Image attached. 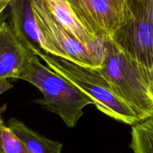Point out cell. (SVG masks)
Segmentation results:
<instances>
[{
    "label": "cell",
    "mask_w": 153,
    "mask_h": 153,
    "mask_svg": "<svg viewBox=\"0 0 153 153\" xmlns=\"http://www.w3.org/2000/svg\"><path fill=\"white\" fill-rule=\"evenodd\" d=\"M133 153H153V115L131 126Z\"/></svg>",
    "instance_id": "8fae6325"
},
{
    "label": "cell",
    "mask_w": 153,
    "mask_h": 153,
    "mask_svg": "<svg viewBox=\"0 0 153 153\" xmlns=\"http://www.w3.org/2000/svg\"><path fill=\"white\" fill-rule=\"evenodd\" d=\"M38 58L49 68L91 97L94 105L102 113L131 126L140 122L131 108L115 94L110 84L97 67L84 66L48 54H42Z\"/></svg>",
    "instance_id": "7a4b0ae2"
},
{
    "label": "cell",
    "mask_w": 153,
    "mask_h": 153,
    "mask_svg": "<svg viewBox=\"0 0 153 153\" xmlns=\"http://www.w3.org/2000/svg\"><path fill=\"white\" fill-rule=\"evenodd\" d=\"M11 1L12 0H0V19H1L4 10L8 7Z\"/></svg>",
    "instance_id": "2e32d148"
},
{
    "label": "cell",
    "mask_w": 153,
    "mask_h": 153,
    "mask_svg": "<svg viewBox=\"0 0 153 153\" xmlns=\"http://www.w3.org/2000/svg\"><path fill=\"white\" fill-rule=\"evenodd\" d=\"M142 73L146 82L150 98L153 101V67L150 69L142 68Z\"/></svg>",
    "instance_id": "4fadbf2b"
},
{
    "label": "cell",
    "mask_w": 153,
    "mask_h": 153,
    "mask_svg": "<svg viewBox=\"0 0 153 153\" xmlns=\"http://www.w3.org/2000/svg\"><path fill=\"white\" fill-rule=\"evenodd\" d=\"M0 153H28L17 136L0 120Z\"/></svg>",
    "instance_id": "7c38bea8"
},
{
    "label": "cell",
    "mask_w": 153,
    "mask_h": 153,
    "mask_svg": "<svg viewBox=\"0 0 153 153\" xmlns=\"http://www.w3.org/2000/svg\"><path fill=\"white\" fill-rule=\"evenodd\" d=\"M55 20L82 44L90 46L100 38L93 35L84 26L67 0H42Z\"/></svg>",
    "instance_id": "9c48e42d"
},
{
    "label": "cell",
    "mask_w": 153,
    "mask_h": 153,
    "mask_svg": "<svg viewBox=\"0 0 153 153\" xmlns=\"http://www.w3.org/2000/svg\"><path fill=\"white\" fill-rule=\"evenodd\" d=\"M126 23L112 35L113 43L144 69L153 67V25L140 0H128Z\"/></svg>",
    "instance_id": "5b68a950"
},
{
    "label": "cell",
    "mask_w": 153,
    "mask_h": 153,
    "mask_svg": "<svg viewBox=\"0 0 153 153\" xmlns=\"http://www.w3.org/2000/svg\"><path fill=\"white\" fill-rule=\"evenodd\" d=\"M13 86L9 83L7 79L0 80V95L5 92V91H8Z\"/></svg>",
    "instance_id": "9a60e30c"
},
{
    "label": "cell",
    "mask_w": 153,
    "mask_h": 153,
    "mask_svg": "<svg viewBox=\"0 0 153 153\" xmlns=\"http://www.w3.org/2000/svg\"><path fill=\"white\" fill-rule=\"evenodd\" d=\"M33 55L19 41L9 22L0 21V80L19 79Z\"/></svg>",
    "instance_id": "ba28073f"
},
{
    "label": "cell",
    "mask_w": 153,
    "mask_h": 153,
    "mask_svg": "<svg viewBox=\"0 0 153 153\" xmlns=\"http://www.w3.org/2000/svg\"><path fill=\"white\" fill-rule=\"evenodd\" d=\"M84 26L106 40L126 23L128 0H67Z\"/></svg>",
    "instance_id": "8992f818"
},
{
    "label": "cell",
    "mask_w": 153,
    "mask_h": 153,
    "mask_svg": "<svg viewBox=\"0 0 153 153\" xmlns=\"http://www.w3.org/2000/svg\"><path fill=\"white\" fill-rule=\"evenodd\" d=\"M105 57L97 67L117 97L125 102L140 121L153 115V101L142 73V67L128 58L111 40H105Z\"/></svg>",
    "instance_id": "3957f363"
},
{
    "label": "cell",
    "mask_w": 153,
    "mask_h": 153,
    "mask_svg": "<svg viewBox=\"0 0 153 153\" xmlns=\"http://www.w3.org/2000/svg\"><path fill=\"white\" fill-rule=\"evenodd\" d=\"M19 79L35 86L43 96L36 102L60 117L69 128L76 126L87 105H94L91 97L42 64L34 55Z\"/></svg>",
    "instance_id": "6da1fadb"
},
{
    "label": "cell",
    "mask_w": 153,
    "mask_h": 153,
    "mask_svg": "<svg viewBox=\"0 0 153 153\" xmlns=\"http://www.w3.org/2000/svg\"><path fill=\"white\" fill-rule=\"evenodd\" d=\"M7 8L9 24L28 50L37 57L48 54L62 58L42 35L34 16L32 0H12Z\"/></svg>",
    "instance_id": "52a82bcc"
},
{
    "label": "cell",
    "mask_w": 153,
    "mask_h": 153,
    "mask_svg": "<svg viewBox=\"0 0 153 153\" xmlns=\"http://www.w3.org/2000/svg\"><path fill=\"white\" fill-rule=\"evenodd\" d=\"M32 7L42 35L63 58L88 67H101L105 57V40L82 44L55 20L42 0H32Z\"/></svg>",
    "instance_id": "277c9868"
},
{
    "label": "cell",
    "mask_w": 153,
    "mask_h": 153,
    "mask_svg": "<svg viewBox=\"0 0 153 153\" xmlns=\"http://www.w3.org/2000/svg\"><path fill=\"white\" fill-rule=\"evenodd\" d=\"M147 11L153 25V0H140Z\"/></svg>",
    "instance_id": "5bb4252c"
},
{
    "label": "cell",
    "mask_w": 153,
    "mask_h": 153,
    "mask_svg": "<svg viewBox=\"0 0 153 153\" xmlns=\"http://www.w3.org/2000/svg\"><path fill=\"white\" fill-rule=\"evenodd\" d=\"M6 109V105H4L2 106V107L0 108V120H1L2 119V114L4 113V111H5Z\"/></svg>",
    "instance_id": "e0dca14e"
},
{
    "label": "cell",
    "mask_w": 153,
    "mask_h": 153,
    "mask_svg": "<svg viewBox=\"0 0 153 153\" xmlns=\"http://www.w3.org/2000/svg\"><path fill=\"white\" fill-rule=\"evenodd\" d=\"M7 126L22 142L28 153L62 152V143L39 134L16 118L9 120Z\"/></svg>",
    "instance_id": "30bf717a"
}]
</instances>
